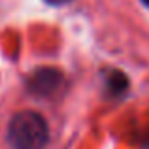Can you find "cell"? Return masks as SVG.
I'll return each instance as SVG.
<instances>
[{
    "label": "cell",
    "mask_w": 149,
    "mask_h": 149,
    "mask_svg": "<svg viewBox=\"0 0 149 149\" xmlns=\"http://www.w3.org/2000/svg\"><path fill=\"white\" fill-rule=\"evenodd\" d=\"M49 142V127L38 111L25 109L11 117L8 143L13 149H44Z\"/></svg>",
    "instance_id": "6da1fadb"
},
{
    "label": "cell",
    "mask_w": 149,
    "mask_h": 149,
    "mask_svg": "<svg viewBox=\"0 0 149 149\" xmlns=\"http://www.w3.org/2000/svg\"><path fill=\"white\" fill-rule=\"evenodd\" d=\"M64 76L57 68H36L29 76L26 87L36 96H53L57 91H61Z\"/></svg>",
    "instance_id": "7a4b0ae2"
},
{
    "label": "cell",
    "mask_w": 149,
    "mask_h": 149,
    "mask_svg": "<svg viewBox=\"0 0 149 149\" xmlns=\"http://www.w3.org/2000/svg\"><path fill=\"white\" fill-rule=\"evenodd\" d=\"M127 87H128V81H127V77H125L121 72H113L111 76H109L108 89H109V93H111V95H115V96L123 95V93L127 91Z\"/></svg>",
    "instance_id": "3957f363"
},
{
    "label": "cell",
    "mask_w": 149,
    "mask_h": 149,
    "mask_svg": "<svg viewBox=\"0 0 149 149\" xmlns=\"http://www.w3.org/2000/svg\"><path fill=\"white\" fill-rule=\"evenodd\" d=\"M45 4H49V6H64V4L72 2V0H44Z\"/></svg>",
    "instance_id": "277c9868"
},
{
    "label": "cell",
    "mask_w": 149,
    "mask_h": 149,
    "mask_svg": "<svg viewBox=\"0 0 149 149\" xmlns=\"http://www.w3.org/2000/svg\"><path fill=\"white\" fill-rule=\"evenodd\" d=\"M140 2H142V4H143L146 8H149V0H140Z\"/></svg>",
    "instance_id": "5b68a950"
}]
</instances>
